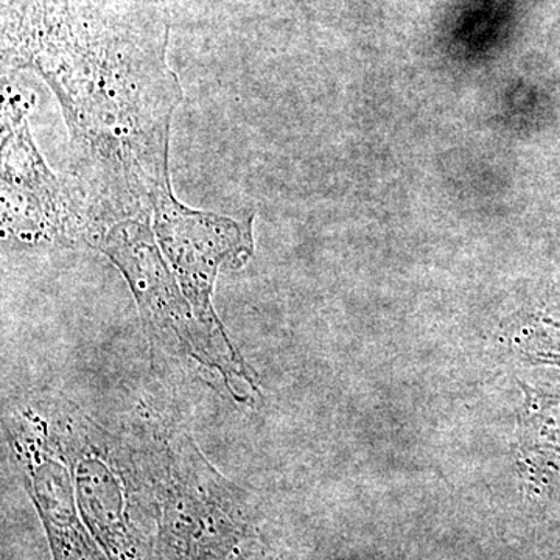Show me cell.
I'll list each match as a JSON object with an SVG mask.
<instances>
[{"label":"cell","mask_w":560,"mask_h":560,"mask_svg":"<svg viewBox=\"0 0 560 560\" xmlns=\"http://www.w3.org/2000/svg\"><path fill=\"white\" fill-rule=\"evenodd\" d=\"M158 0H16L3 72L49 84L69 130L73 183L98 219L149 221L172 189L171 130L183 102Z\"/></svg>","instance_id":"obj_1"},{"label":"cell","mask_w":560,"mask_h":560,"mask_svg":"<svg viewBox=\"0 0 560 560\" xmlns=\"http://www.w3.org/2000/svg\"><path fill=\"white\" fill-rule=\"evenodd\" d=\"M2 84L3 234L27 242L91 237L95 219L86 195L50 171L32 138L35 97L10 81Z\"/></svg>","instance_id":"obj_2"},{"label":"cell","mask_w":560,"mask_h":560,"mask_svg":"<svg viewBox=\"0 0 560 560\" xmlns=\"http://www.w3.org/2000/svg\"><path fill=\"white\" fill-rule=\"evenodd\" d=\"M154 231L198 311L209 312L213 279L223 261L245 259L253 249V217L241 221L187 208L173 190L154 202Z\"/></svg>","instance_id":"obj_3"}]
</instances>
